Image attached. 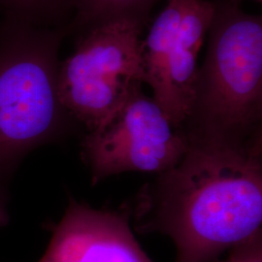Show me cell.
<instances>
[{
	"label": "cell",
	"instance_id": "1",
	"mask_svg": "<svg viewBox=\"0 0 262 262\" xmlns=\"http://www.w3.org/2000/svg\"><path fill=\"white\" fill-rule=\"evenodd\" d=\"M188 139L181 160L141 188L129 212L141 233L168 236L175 262H213L262 230V134Z\"/></svg>",
	"mask_w": 262,
	"mask_h": 262
},
{
	"label": "cell",
	"instance_id": "2",
	"mask_svg": "<svg viewBox=\"0 0 262 262\" xmlns=\"http://www.w3.org/2000/svg\"><path fill=\"white\" fill-rule=\"evenodd\" d=\"M66 35V29L0 19V228L9 224L11 187L24 160L78 124L57 91Z\"/></svg>",
	"mask_w": 262,
	"mask_h": 262
},
{
	"label": "cell",
	"instance_id": "3",
	"mask_svg": "<svg viewBox=\"0 0 262 262\" xmlns=\"http://www.w3.org/2000/svg\"><path fill=\"white\" fill-rule=\"evenodd\" d=\"M203 63L198 67L188 138L245 142L261 133L262 18L215 0Z\"/></svg>",
	"mask_w": 262,
	"mask_h": 262
},
{
	"label": "cell",
	"instance_id": "4",
	"mask_svg": "<svg viewBox=\"0 0 262 262\" xmlns=\"http://www.w3.org/2000/svg\"><path fill=\"white\" fill-rule=\"evenodd\" d=\"M147 23L114 18L77 32L73 52L60 60V102L91 132L117 112L144 84L140 46Z\"/></svg>",
	"mask_w": 262,
	"mask_h": 262
},
{
	"label": "cell",
	"instance_id": "5",
	"mask_svg": "<svg viewBox=\"0 0 262 262\" xmlns=\"http://www.w3.org/2000/svg\"><path fill=\"white\" fill-rule=\"evenodd\" d=\"M188 145L185 129L171 122L141 88L102 125L84 133L81 154L95 185L124 172H166Z\"/></svg>",
	"mask_w": 262,
	"mask_h": 262
},
{
	"label": "cell",
	"instance_id": "6",
	"mask_svg": "<svg viewBox=\"0 0 262 262\" xmlns=\"http://www.w3.org/2000/svg\"><path fill=\"white\" fill-rule=\"evenodd\" d=\"M130 212L94 209L69 197L38 262H154L132 232Z\"/></svg>",
	"mask_w": 262,
	"mask_h": 262
},
{
	"label": "cell",
	"instance_id": "7",
	"mask_svg": "<svg viewBox=\"0 0 262 262\" xmlns=\"http://www.w3.org/2000/svg\"><path fill=\"white\" fill-rule=\"evenodd\" d=\"M215 0H186L169 54L167 82L160 108L174 124L183 127L194 96L198 56L214 18Z\"/></svg>",
	"mask_w": 262,
	"mask_h": 262
},
{
	"label": "cell",
	"instance_id": "8",
	"mask_svg": "<svg viewBox=\"0 0 262 262\" xmlns=\"http://www.w3.org/2000/svg\"><path fill=\"white\" fill-rule=\"evenodd\" d=\"M76 6L77 0H0V14L1 18L68 32Z\"/></svg>",
	"mask_w": 262,
	"mask_h": 262
},
{
	"label": "cell",
	"instance_id": "9",
	"mask_svg": "<svg viewBox=\"0 0 262 262\" xmlns=\"http://www.w3.org/2000/svg\"><path fill=\"white\" fill-rule=\"evenodd\" d=\"M160 0H77L75 15L68 34L107 19L133 18L148 23L151 9Z\"/></svg>",
	"mask_w": 262,
	"mask_h": 262
},
{
	"label": "cell",
	"instance_id": "10",
	"mask_svg": "<svg viewBox=\"0 0 262 262\" xmlns=\"http://www.w3.org/2000/svg\"><path fill=\"white\" fill-rule=\"evenodd\" d=\"M213 262H262V230Z\"/></svg>",
	"mask_w": 262,
	"mask_h": 262
},
{
	"label": "cell",
	"instance_id": "11",
	"mask_svg": "<svg viewBox=\"0 0 262 262\" xmlns=\"http://www.w3.org/2000/svg\"><path fill=\"white\" fill-rule=\"evenodd\" d=\"M229 1H232V2H235V3H238L240 0H229Z\"/></svg>",
	"mask_w": 262,
	"mask_h": 262
},
{
	"label": "cell",
	"instance_id": "12",
	"mask_svg": "<svg viewBox=\"0 0 262 262\" xmlns=\"http://www.w3.org/2000/svg\"><path fill=\"white\" fill-rule=\"evenodd\" d=\"M256 1H257V2H261L262 0H256Z\"/></svg>",
	"mask_w": 262,
	"mask_h": 262
}]
</instances>
